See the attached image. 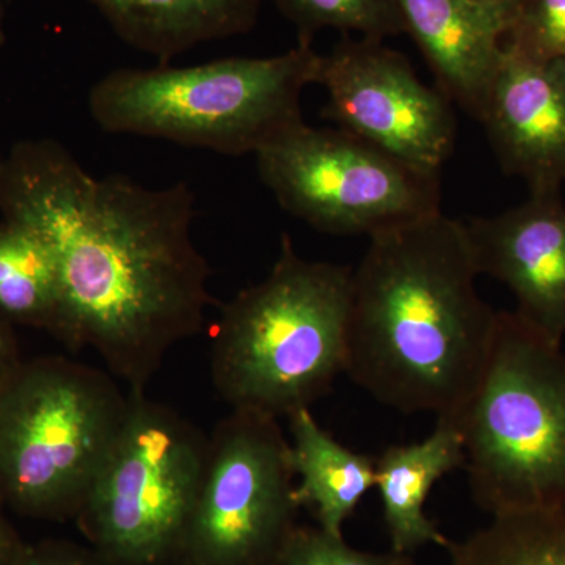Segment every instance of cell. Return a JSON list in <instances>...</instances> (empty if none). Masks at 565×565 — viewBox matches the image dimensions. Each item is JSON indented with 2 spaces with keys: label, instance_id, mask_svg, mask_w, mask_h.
Listing matches in <instances>:
<instances>
[{
  "label": "cell",
  "instance_id": "6da1fadb",
  "mask_svg": "<svg viewBox=\"0 0 565 565\" xmlns=\"http://www.w3.org/2000/svg\"><path fill=\"white\" fill-rule=\"evenodd\" d=\"M0 212L54 255V337L98 353L129 392H147L167 353L202 332L215 300L193 243L188 182L152 189L126 174L95 178L58 141H22L3 163Z\"/></svg>",
  "mask_w": 565,
  "mask_h": 565
},
{
  "label": "cell",
  "instance_id": "7a4b0ae2",
  "mask_svg": "<svg viewBox=\"0 0 565 565\" xmlns=\"http://www.w3.org/2000/svg\"><path fill=\"white\" fill-rule=\"evenodd\" d=\"M478 275L463 223L441 211L371 236L352 274L345 374L405 415L452 418L481 381L497 330Z\"/></svg>",
  "mask_w": 565,
  "mask_h": 565
},
{
  "label": "cell",
  "instance_id": "3957f363",
  "mask_svg": "<svg viewBox=\"0 0 565 565\" xmlns=\"http://www.w3.org/2000/svg\"><path fill=\"white\" fill-rule=\"evenodd\" d=\"M352 274L302 258L282 234L269 275L215 323L211 381L232 411L289 418L332 390L348 364Z\"/></svg>",
  "mask_w": 565,
  "mask_h": 565
},
{
  "label": "cell",
  "instance_id": "277c9868",
  "mask_svg": "<svg viewBox=\"0 0 565 565\" xmlns=\"http://www.w3.org/2000/svg\"><path fill=\"white\" fill-rule=\"evenodd\" d=\"M321 57L297 43L274 57L117 68L93 84L88 111L104 132L256 156L303 125V90L316 84Z\"/></svg>",
  "mask_w": 565,
  "mask_h": 565
},
{
  "label": "cell",
  "instance_id": "5b68a950",
  "mask_svg": "<svg viewBox=\"0 0 565 565\" xmlns=\"http://www.w3.org/2000/svg\"><path fill=\"white\" fill-rule=\"evenodd\" d=\"M448 422L475 503L492 516L565 512V353L516 311H498L489 362Z\"/></svg>",
  "mask_w": 565,
  "mask_h": 565
},
{
  "label": "cell",
  "instance_id": "8992f818",
  "mask_svg": "<svg viewBox=\"0 0 565 565\" xmlns=\"http://www.w3.org/2000/svg\"><path fill=\"white\" fill-rule=\"evenodd\" d=\"M128 408L129 394L96 367L65 356L14 363L0 375V503L77 514Z\"/></svg>",
  "mask_w": 565,
  "mask_h": 565
},
{
  "label": "cell",
  "instance_id": "52a82bcc",
  "mask_svg": "<svg viewBox=\"0 0 565 565\" xmlns=\"http://www.w3.org/2000/svg\"><path fill=\"white\" fill-rule=\"evenodd\" d=\"M128 394L125 424L77 515L107 565L173 564L210 438L147 393Z\"/></svg>",
  "mask_w": 565,
  "mask_h": 565
},
{
  "label": "cell",
  "instance_id": "ba28073f",
  "mask_svg": "<svg viewBox=\"0 0 565 565\" xmlns=\"http://www.w3.org/2000/svg\"><path fill=\"white\" fill-rule=\"evenodd\" d=\"M256 166L282 210L334 236L371 237L440 212V174L344 129L303 122L259 151Z\"/></svg>",
  "mask_w": 565,
  "mask_h": 565
},
{
  "label": "cell",
  "instance_id": "9c48e42d",
  "mask_svg": "<svg viewBox=\"0 0 565 565\" xmlns=\"http://www.w3.org/2000/svg\"><path fill=\"white\" fill-rule=\"evenodd\" d=\"M291 444L277 418L232 411L215 426L177 565H278L296 531Z\"/></svg>",
  "mask_w": 565,
  "mask_h": 565
},
{
  "label": "cell",
  "instance_id": "30bf717a",
  "mask_svg": "<svg viewBox=\"0 0 565 565\" xmlns=\"http://www.w3.org/2000/svg\"><path fill=\"white\" fill-rule=\"evenodd\" d=\"M316 85L322 117L427 173L440 174L456 147L451 102L424 85L411 62L381 40L345 36L322 55Z\"/></svg>",
  "mask_w": 565,
  "mask_h": 565
},
{
  "label": "cell",
  "instance_id": "8fae6325",
  "mask_svg": "<svg viewBox=\"0 0 565 565\" xmlns=\"http://www.w3.org/2000/svg\"><path fill=\"white\" fill-rule=\"evenodd\" d=\"M479 275L504 282L516 315L563 344L565 206L559 192L530 193L520 206L463 223Z\"/></svg>",
  "mask_w": 565,
  "mask_h": 565
},
{
  "label": "cell",
  "instance_id": "7c38bea8",
  "mask_svg": "<svg viewBox=\"0 0 565 565\" xmlns=\"http://www.w3.org/2000/svg\"><path fill=\"white\" fill-rule=\"evenodd\" d=\"M479 121L504 172L530 193L565 182V61H535L505 47Z\"/></svg>",
  "mask_w": 565,
  "mask_h": 565
},
{
  "label": "cell",
  "instance_id": "4fadbf2b",
  "mask_svg": "<svg viewBox=\"0 0 565 565\" xmlns=\"http://www.w3.org/2000/svg\"><path fill=\"white\" fill-rule=\"evenodd\" d=\"M397 6L438 90L479 120L503 63L511 14L470 0H397Z\"/></svg>",
  "mask_w": 565,
  "mask_h": 565
},
{
  "label": "cell",
  "instance_id": "5bb4252c",
  "mask_svg": "<svg viewBox=\"0 0 565 565\" xmlns=\"http://www.w3.org/2000/svg\"><path fill=\"white\" fill-rule=\"evenodd\" d=\"M132 50L169 65L207 41L255 29L262 0H85Z\"/></svg>",
  "mask_w": 565,
  "mask_h": 565
},
{
  "label": "cell",
  "instance_id": "9a60e30c",
  "mask_svg": "<svg viewBox=\"0 0 565 565\" xmlns=\"http://www.w3.org/2000/svg\"><path fill=\"white\" fill-rule=\"evenodd\" d=\"M465 467L462 435L448 419L419 444L390 446L375 457V487L384 505L392 550L411 555L426 545L448 546L449 539L424 512L427 497L444 476Z\"/></svg>",
  "mask_w": 565,
  "mask_h": 565
},
{
  "label": "cell",
  "instance_id": "2e32d148",
  "mask_svg": "<svg viewBox=\"0 0 565 565\" xmlns=\"http://www.w3.org/2000/svg\"><path fill=\"white\" fill-rule=\"evenodd\" d=\"M296 498L313 509L327 533L343 534V525L375 487V457L345 448L316 422L311 408L289 416Z\"/></svg>",
  "mask_w": 565,
  "mask_h": 565
},
{
  "label": "cell",
  "instance_id": "e0dca14e",
  "mask_svg": "<svg viewBox=\"0 0 565 565\" xmlns=\"http://www.w3.org/2000/svg\"><path fill=\"white\" fill-rule=\"evenodd\" d=\"M61 311L57 263L47 244L11 218L0 221V316L54 334Z\"/></svg>",
  "mask_w": 565,
  "mask_h": 565
},
{
  "label": "cell",
  "instance_id": "ac0fdd59",
  "mask_svg": "<svg viewBox=\"0 0 565 565\" xmlns=\"http://www.w3.org/2000/svg\"><path fill=\"white\" fill-rule=\"evenodd\" d=\"M451 565H565V512H514L446 546Z\"/></svg>",
  "mask_w": 565,
  "mask_h": 565
},
{
  "label": "cell",
  "instance_id": "d6986e66",
  "mask_svg": "<svg viewBox=\"0 0 565 565\" xmlns=\"http://www.w3.org/2000/svg\"><path fill=\"white\" fill-rule=\"evenodd\" d=\"M299 35L313 44L316 33L337 29L360 33L362 39L384 40L405 33L397 0H273Z\"/></svg>",
  "mask_w": 565,
  "mask_h": 565
},
{
  "label": "cell",
  "instance_id": "ffe728a7",
  "mask_svg": "<svg viewBox=\"0 0 565 565\" xmlns=\"http://www.w3.org/2000/svg\"><path fill=\"white\" fill-rule=\"evenodd\" d=\"M504 46L535 61H565V0H520Z\"/></svg>",
  "mask_w": 565,
  "mask_h": 565
},
{
  "label": "cell",
  "instance_id": "44dd1931",
  "mask_svg": "<svg viewBox=\"0 0 565 565\" xmlns=\"http://www.w3.org/2000/svg\"><path fill=\"white\" fill-rule=\"evenodd\" d=\"M278 565H415L411 555L374 553L353 548L343 534H332L321 526H297L282 550Z\"/></svg>",
  "mask_w": 565,
  "mask_h": 565
},
{
  "label": "cell",
  "instance_id": "7402d4cb",
  "mask_svg": "<svg viewBox=\"0 0 565 565\" xmlns=\"http://www.w3.org/2000/svg\"><path fill=\"white\" fill-rule=\"evenodd\" d=\"M18 565H93L90 561L77 553L55 548V546H40L22 552Z\"/></svg>",
  "mask_w": 565,
  "mask_h": 565
},
{
  "label": "cell",
  "instance_id": "603a6c76",
  "mask_svg": "<svg viewBox=\"0 0 565 565\" xmlns=\"http://www.w3.org/2000/svg\"><path fill=\"white\" fill-rule=\"evenodd\" d=\"M22 552L24 548H21L9 523L0 514V565H18Z\"/></svg>",
  "mask_w": 565,
  "mask_h": 565
},
{
  "label": "cell",
  "instance_id": "cb8c5ba5",
  "mask_svg": "<svg viewBox=\"0 0 565 565\" xmlns=\"http://www.w3.org/2000/svg\"><path fill=\"white\" fill-rule=\"evenodd\" d=\"M9 323L3 316H0V373L20 362L17 356L13 332H11Z\"/></svg>",
  "mask_w": 565,
  "mask_h": 565
},
{
  "label": "cell",
  "instance_id": "d4e9b609",
  "mask_svg": "<svg viewBox=\"0 0 565 565\" xmlns=\"http://www.w3.org/2000/svg\"><path fill=\"white\" fill-rule=\"evenodd\" d=\"M476 6L487 7V9H494L505 11L511 14L514 20L516 7H519L520 0H470Z\"/></svg>",
  "mask_w": 565,
  "mask_h": 565
},
{
  "label": "cell",
  "instance_id": "484cf974",
  "mask_svg": "<svg viewBox=\"0 0 565 565\" xmlns=\"http://www.w3.org/2000/svg\"><path fill=\"white\" fill-rule=\"evenodd\" d=\"M7 31H6V3L0 0V47L6 44Z\"/></svg>",
  "mask_w": 565,
  "mask_h": 565
},
{
  "label": "cell",
  "instance_id": "4316f807",
  "mask_svg": "<svg viewBox=\"0 0 565 565\" xmlns=\"http://www.w3.org/2000/svg\"><path fill=\"white\" fill-rule=\"evenodd\" d=\"M3 163H6V159L0 158V181H2Z\"/></svg>",
  "mask_w": 565,
  "mask_h": 565
},
{
  "label": "cell",
  "instance_id": "83f0119b",
  "mask_svg": "<svg viewBox=\"0 0 565 565\" xmlns=\"http://www.w3.org/2000/svg\"><path fill=\"white\" fill-rule=\"evenodd\" d=\"M3 373H6V371H3ZM3 373H0V375H2Z\"/></svg>",
  "mask_w": 565,
  "mask_h": 565
}]
</instances>
